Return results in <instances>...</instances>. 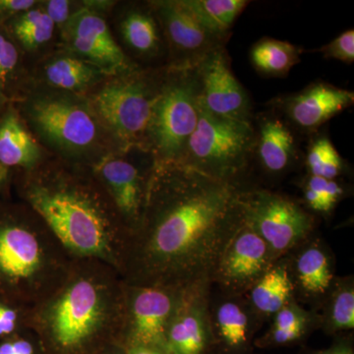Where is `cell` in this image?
Wrapping results in <instances>:
<instances>
[{"label": "cell", "mask_w": 354, "mask_h": 354, "mask_svg": "<svg viewBox=\"0 0 354 354\" xmlns=\"http://www.w3.org/2000/svg\"><path fill=\"white\" fill-rule=\"evenodd\" d=\"M149 197L150 215L130 249L135 286L183 290L212 281L223 251L243 225L239 183L177 162Z\"/></svg>", "instance_id": "1"}, {"label": "cell", "mask_w": 354, "mask_h": 354, "mask_svg": "<svg viewBox=\"0 0 354 354\" xmlns=\"http://www.w3.org/2000/svg\"><path fill=\"white\" fill-rule=\"evenodd\" d=\"M251 121L209 113L200 97L198 122L179 162L221 180L239 183L256 150Z\"/></svg>", "instance_id": "2"}, {"label": "cell", "mask_w": 354, "mask_h": 354, "mask_svg": "<svg viewBox=\"0 0 354 354\" xmlns=\"http://www.w3.org/2000/svg\"><path fill=\"white\" fill-rule=\"evenodd\" d=\"M109 304L104 288L81 278L72 281L46 309L44 330L57 354H82L93 346L108 323Z\"/></svg>", "instance_id": "3"}, {"label": "cell", "mask_w": 354, "mask_h": 354, "mask_svg": "<svg viewBox=\"0 0 354 354\" xmlns=\"http://www.w3.org/2000/svg\"><path fill=\"white\" fill-rule=\"evenodd\" d=\"M29 200L69 250L79 255L111 257L113 249L111 225L88 198L75 191L37 187L30 191Z\"/></svg>", "instance_id": "4"}, {"label": "cell", "mask_w": 354, "mask_h": 354, "mask_svg": "<svg viewBox=\"0 0 354 354\" xmlns=\"http://www.w3.org/2000/svg\"><path fill=\"white\" fill-rule=\"evenodd\" d=\"M244 223L262 237L274 260L286 257L314 234V216L292 198L267 189L242 190Z\"/></svg>", "instance_id": "5"}, {"label": "cell", "mask_w": 354, "mask_h": 354, "mask_svg": "<svg viewBox=\"0 0 354 354\" xmlns=\"http://www.w3.org/2000/svg\"><path fill=\"white\" fill-rule=\"evenodd\" d=\"M200 81L197 67L187 68L178 82L156 95L150 130L153 145L165 160H183L186 145L198 122Z\"/></svg>", "instance_id": "6"}, {"label": "cell", "mask_w": 354, "mask_h": 354, "mask_svg": "<svg viewBox=\"0 0 354 354\" xmlns=\"http://www.w3.org/2000/svg\"><path fill=\"white\" fill-rule=\"evenodd\" d=\"M276 262L262 237L243 223L223 251L212 285L225 292L246 295Z\"/></svg>", "instance_id": "7"}, {"label": "cell", "mask_w": 354, "mask_h": 354, "mask_svg": "<svg viewBox=\"0 0 354 354\" xmlns=\"http://www.w3.org/2000/svg\"><path fill=\"white\" fill-rule=\"evenodd\" d=\"M180 292L165 286H133L128 301L129 346H149L165 353L167 333Z\"/></svg>", "instance_id": "8"}, {"label": "cell", "mask_w": 354, "mask_h": 354, "mask_svg": "<svg viewBox=\"0 0 354 354\" xmlns=\"http://www.w3.org/2000/svg\"><path fill=\"white\" fill-rule=\"evenodd\" d=\"M208 309L213 346L221 354H249L263 323L245 295L225 292L212 285Z\"/></svg>", "instance_id": "9"}, {"label": "cell", "mask_w": 354, "mask_h": 354, "mask_svg": "<svg viewBox=\"0 0 354 354\" xmlns=\"http://www.w3.org/2000/svg\"><path fill=\"white\" fill-rule=\"evenodd\" d=\"M212 281L181 290L165 339L167 354H206L213 348L209 320Z\"/></svg>", "instance_id": "10"}, {"label": "cell", "mask_w": 354, "mask_h": 354, "mask_svg": "<svg viewBox=\"0 0 354 354\" xmlns=\"http://www.w3.org/2000/svg\"><path fill=\"white\" fill-rule=\"evenodd\" d=\"M286 259L295 299L318 312L337 278L334 254L326 242L312 235Z\"/></svg>", "instance_id": "11"}, {"label": "cell", "mask_w": 354, "mask_h": 354, "mask_svg": "<svg viewBox=\"0 0 354 354\" xmlns=\"http://www.w3.org/2000/svg\"><path fill=\"white\" fill-rule=\"evenodd\" d=\"M97 111L121 140L136 141L150 127L156 95L138 81L111 84L97 95Z\"/></svg>", "instance_id": "12"}, {"label": "cell", "mask_w": 354, "mask_h": 354, "mask_svg": "<svg viewBox=\"0 0 354 354\" xmlns=\"http://www.w3.org/2000/svg\"><path fill=\"white\" fill-rule=\"evenodd\" d=\"M201 102L209 113L232 120L251 121L245 88L234 76L223 46L209 53L197 66Z\"/></svg>", "instance_id": "13"}, {"label": "cell", "mask_w": 354, "mask_h": 354, "mask_svg": "<svg viewBox=\"0 0 354 354\" xmlns=\"http://www.w3.org/2000/svg\"><path fill=\"white\" fill-rule=\"evenodd\" d=\"M46 253L38 235L22 225H0V281L10 286L31 285L46 268Z\"/></svg>", "instance_id": "14"}, {"label": "cell", "mask_w": 354, "mask_h": 354, "mask_svg": "<svg viewBox=\"0 0 354 354\" xmlns=\"http://www.w3.org/2000/svg\"><path fill=\"white\" fill-rule=\"evenodd\" d=\"M32 115L39 129L59 145L84 148L95 139L94 120L76 104L64 101L39 102L35 104Z\"/></svg>", "instance_id": "15"}, {"label": "cell", "mask_w": 354, "mask_h": 354, "mask_svg": "<svg viewBox=\"0 0 354 354\" xmlns=\"http://www.w3.org/2000/svg\"><path fill=\"white\" fill-rule=\"evenodd\" d=\"M158 11L169 41L185 55L187 68H195L209 53L223 46L200 24L183 0L160 2Z\"/></svg>", "instance_id": "16"}, {"label": "cell", "mask_w": 354, "mask_h": 354, "mask_svg": "<svg viewBox=\"0 0 354 354\" xmlns=\"http://www.w3.org/2000/svg\"><path fill=\"white\" fill-rule=\"evenodd\" d=\"M353 92L327 83H316L286 97L283 108L298 128L314 130L353 106Z\"/></svg>", "instance_id": "17"}, {"label": "cell", "mask_w": 354, "mask_h": 354, "mask_svg": "<svg viewBox=\"0 0 354 354\" xmlns=\"http://www.w3.org/2000/svg\"><path fill=\"white\" fill-rule=\"evenodd\" d=\"M70 41L74 50L104 68L122 69L127 59L106 21L88 10L79 11L68 20Z\"/></svg>", "instance_id": "18"}, {"label": "cell", "mask_w": 354, "mask_h": 354, "mask_svg": "<svg viewBox=\"0 0 354 354\" xmlns=\"http://www.w3.org/2000/svg\"><path fill=\"white\" fill-rule=\"evenodd\" d=\"M263 169L279 176L297 158L295 136L285 121L274 114L261 116L256 132V148Z\"/></svg>", "instance_id": "19"}, {"label": "cell", "mask_w": 354, "mask_h": 354, "mask_svg": "<svg viewBox=\"0 0 354 354\" xmlns=\"http://www.w3.org/2000/svg\"><path fill=\"white\" fill-rule=\"evenodd\" d=\"M245 297L262 323L272 319L279 310L295 299L286 257L277 261L254 283Z\"/></svg>", "instance_id": "20"}, {"label": "cell", "mask_w": 354, "mask_h": 354, "mask_svg": "<svg viewBox=\"0 0 354 354\" xmlns=\"http://www.w3.org/2000/svg\"><path fill=\"white\" fill-rule=\"evenodd\" d=\"M100 172L121 213L130 220L139 221L144 192L138 169L127 160H109L102 162Z\"/></svg>", "instance_id": "21"}, {"label": "cell", "mask_w": 354, "mask_h": 354, "mask_svg": "<svg viewBox=\"0 0 354 354\" xmlns=\"http://www.w3.org/2000/svg\"><path fill=\"white\" fill-rule=\"evenodd\" d=\"M270 329L263 337L256 339L259 348L286 346L301 342L312 330L319 328L317 312L304 308L297 300L292 299L277 312L272 318Z\"/></svg>", "instance_id": "22"}, {"label": "cell", "mask_w": 354, "mask_h": 354, "mask_svg": "<svg viewBox=\"0 0 354 354\" xmlns=\"http://www.w3.org/2000/svg\"><path fill=\"white\" fill-rule=\"evenodd\" d=\"M319 328L328 335H341L354 329L353 276L337 277L319 309Z\"/></svg>", "instance_id": "23"}, {"label": "cell", "mask_w": 354, "mask_h": 354, "mask_svg": "<svg viewBox=\"0 0 354 354\" xmlns=\"http://www.w3.org/2000/svg\"><path fill=\"white\" fill-rule=\"evenodd\" d=\"M39 148L15 113H8L0 122V165L30 167L39 158Z\"/></svg>", "instance_id": "24"}, {"label": "cell", "mask_w": 354, "mask_h": 354, "mask_svg": "<svg viewBox=\"0 0 354 354\" xmlns=\"http://www.w3.org/2000/svg\"><path fill=\"white\" fill-rule=\"evenodd\" d=\"M185 6L215 38L225 43L232 25L248 6L245 0H183Z\"/></svg>", "instance_id": "25"}, {"label": "cell", "mask_w": 354, "mask_h": 354, "mask_svg": "<svg viewBox=\"0 0 354 354\" xmlns=\"http://www.w3.org/2000/svg\"><path fill=\"white\" fill-rule=\"evenodd\" d=\"M300 51L288 41L264 38L254 44L250 60L263 76L283 77L299 62Z\"/></svg>", "instance_id": "26"}, {"label": "cell", "mask_w": 354, "mask_h": 354, "mask_svg": "<svg viewBox=\"0 0 354 354\" xmlns=\"http://www.w3.org/2000/svg\"><path fill=\"white\" fill-rule=\"evenodd\" d=\"M122 34L127 43L140 53H153L160 44L158 26L152 16L134 11L122 22Z\"/></svg>", "instance_id": "27"}, {"label": "cell", "mask_w": 354, "mask_h": 354, "mask_svg": "<svg viewBox=\"0 0 354 354\" xmlns=\"http://www.w3.org/2000/svg\"><path fill=\"white\" fill-rule=\"evenodd\" d=\"M48 82L65 90H77L87 86L95 76L94 70L75 58H60L46 69Z\"/></svg>", "instance_id": "28"}, {"label": "cell", "mask_w": 354, "mask_h": 354, "mask_svg": "<svg viewBox=\"0 0 354 354\" xmlns=\"http://www.w3.org/2000/svg\"><path fill=\"white\" fill-rule=\"evenodd\" d=\"M309 176L335 180L344 171V160L327 137L317 139L306 158Z\"/></svg>", "instance_id": "29"}, {"label": "cell", "mask_w": 354, "mask_h": 354, "mask_svg": "<svg viewBox=\"0 0 354 354\" xmlns=\"http://www.w3.org/2000/svg\"><path fill=\"white\" fill-rule=\"evenodd\" d=\"M16 37L28 48H35L53 37L55 24L46 13L39 9L26 11L14 23Z\"/></svg>", "instance_id": "30"}, {"label": "cell", "mask_w": 354, "mask_h": 354, "mask_svg": "<svg viewBox=\"0 0 354 354\" xmlns=\"http://www.w3.org/2000/svg\"><path fill=\"white\" fill-rule=\"evenodd\" d=\"M323 57L327 59H335L346 64L354 62V31L342 32L330 43L320 48Z\"/></svg>", "instance_id": "31"}, {"label": "cell", "mask_w": 354, "mask_h": 354, "mask_svg": "<svg viewBox=\"0 0 354 354\" xmlns=\"http://www.w3.org/2000/svg\"><path fill=\"white\" fill-rule=\"evenodd\" d=\"M305 187L316 191L321 196L325 198L334 208L344 194V188L337 181L330 180V179L322 178V177L309 176L306 183H305Z\"/></svg>", "instance_id": "32"}, {"label": "cell", "mask_w": 354, "mask_h": 354, "mask_svg": "<svg viewBox=\"0 0 354 354\" xmlns=\"http://www.w3.org/2000/svg\"><path fill=\"white\" fill-rule=\"evenodd\" d=\"M17 62L18 51L15 46L0 34V80H6Z\"/></svg>", "instance_id": "33"}, {"label": "cell", "mask_w": 354, "mask_h": 354, "mask_svg": "<svg viewBox=\"0 0 354 354\" xmlns=\"http://www.w3.org/2000/svg\"><path fill=\"white\" fill-rule=\"evenodd\" d=\"M44 12L50 18L53 24H64L69 19V1L51 0L46 3Z\"/></svg>", "instance_id": "34"}, {"label": "cell", "mask_w": 354, "mask_h": 354, "mask_svg": "<svg viewBox=\"0 0 354 354\" xmlns=\"http://www.w3.org/2000/svg\"><path fill=\"white\" fill-rule=\"evenodd\" d=\"M35 3L32 0H0V18L31 10Z\"/></svg>", "instance_id": "35"}, {"label": "cell", "mask_w": 354, "mask_h": 354, "mask_svg": "<svg viewBox=\"0 0 354 354\" xmlns=\"http://www.w3.org/2000/svg\"><path fill=\"white\" fill-rule=\"evenodd\" d=\"M0 354H35V349L27 339H8L0 344Z\"/></svg>", "instance_id": "36"}, {"label": "cell", "mask_w": 354, "mask_h": 354, "mask_svg": "<svg viewBox=\"0 0 354 354\" xmlns=\"http://www.w3.org/2000/svg\"><path fill=\"white\" fill-rule=\"evenodd\" d=\"M17 319L15 310L0 304V337L12 334L17 325Z\"/></svg>", "instance_id": "37"}, {"label": "cell", "mask_w": 354, "mask_h": 354, "mask_svg": "<svg viewBox=\"0 0 354 354\" xmlns=\"http://www.w3.org/2000/svg\"><path fill=\"white\" fill-rule=\"evenodd\" d=\"M310 354H354L353 341L351 337H339L330 348L314 351Z\"/></svg>", "instance_id": "38"}, {"label": "cell", "mask_w": 354, "mask_h": 354, "mask_svg": "<svg viewBox=\"0 0 354 354\" xmlns=\"http://www.w3.org/2000/svg\"><path fill=\"white\" fill-rule=\"evenodd\" d=\"M127 353V354H165L158 349L149 348V346H136V344H130Z\"/></svg>", "instance_id": "39"}, {"label": "cell", "mask_w": 354, "mask_h": 354, "mask_svg": "<svg viewBox=\"0 0 354 354\" xmlns=\"http://www.w3.org/2000/svg\"><path fill=\"white\" fill-rule=\"evenodd\" d=\"M7 177V169L3 165H0V183H3Z\"/></svg>", "instance_id": "40"}, {"label": "cell", "mask_w": 354, "mask_h": 354, "mask_svg": "<svg viewBox=\"0 0 354 354\" xmlns=\"http://www.w3.org/2000/svg\"><path fill=\"white\" fill-rule=\"evenodd\" d=\"M109 354H127V351H115L114 353H109Z\"/></svg>", "instance_id": "41"}, {"label": "cell", "mask_w": 354, "mask_h": 354, "mask_svg": "<svg viewBox=\"0 0 354 354\" xmlns=\"http://www.w3.org/2000/svg\"><path fill=\"white\" fill-rule=\"evenodd\" d=\"M1 97H2L1 93H0V101H1Z\"/></svg>", "instance_id": "42"}]
</instances>
